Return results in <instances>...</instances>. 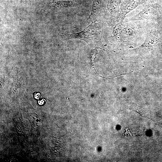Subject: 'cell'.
Listing matches in <instances>:
<instances>
[{"label": "cell", "mask_w": 162, "mask_h": 162, "mask_svg": "<svg viewBox=\"0 0 162 162\" xmlns=\"http://www.w3.org/2000/svg\"><path fill=\"white\" fill-rule=\"evenodd\" d=\"M102 26V23L100 22H94L79 32L64 34L62 36L66 40L79 39L89 45H92L100 40Z\"/></svg>", "instance_id": "obj_1"}, {"label": "cell", "mask_w": 162, "mask_h": 162, "mask_svg": "<svg viewBox=\"0 0 162 162\" xmlns=\"http://www.w3.org/2000/svg\"><path fill=\"white\" fill-rule=\"evenodd\" d=\"M162 16L161 5L158 3L151 2L146 4L141 11L125 20L123 22L140 20L157 21L160 19Z\"/></svg>", "instance_id": "obj_2"}, {"label": "cell", "mask_w": 162, "mask_h": 162, "mask_svg": "<svg viewBox=\"0 0 162 162\" xmlns=\"http://www.w3.org/2000/svg\"><path fill=\"white\" fill-rule=\"evenodd\" d=\"M149 0H122L117 24L114 26L112 35L116 36L122 28L126 15L139 5Z\"/></svg>", "instance_id": "obj_3"}, {"label": "cell", "mask_w": 162, "mask_h": 162, "mask_svg": "<svg viewBox=\"0 0 162 162\" xmlns=\"http://www.w3.org/2000/svg\"><path fill=\"white\" fill-rule=\"evenodd\" d=\"M162 44L160 33L156 29H152L147 33L145 41L138 49L151 50L159 47Z\"/></svg>", "instance_id": "obj_4"}, {"label": "cell", "mask_w": 162, "mask_h": 162, "mask_svg": "<svg viewBox=\"0 0 162 162\" xmlns=\"http://www.w3.org/2000/svg\"><path fill=\"white\" fill-rule=\"evenodd\" d=\"M122 0H107V10L110 20L117 18L119 14V8Z\"/></svg>", "instance_id": "obj_5"}, {"label": "cell", "mask_w": 162, "mask_h": 162, "mask_svg": "<svg viewBox=\"0 0 162 162\" xmlns=\"http://www.w3.org/2000/svg\"><path fill=\"white\" fill-rule=\"evenodd\" d=\"M106 0H94L89 18L94 20L100 16L106 6Z\"/></svg>", "instance_id": "obj_6"}, {"label": "cell", "mask_w": 162, "mask_h": 162, "mask_svg": "<svg viewBox=\"0 0 162 162\" xmlns=\"http://www.w3.org/2000/svg\"><path fill=\"white\" fill-rule=\"evenodd\" d=\"M136 35V31L134 28L127 26L122 28L116 36L121 40H128L134 37Z\"/></svg>", "instance_id": "obj_7"}, {"label": "cell", "mask_w": 162, "mask_h": 162, "mask_svg": "<svg viewBox=\"0 0 162 162\" xmlns=\"http://www.w3.org/2000/svg\"><path fill=\"white\" fill-rule=\"evenodd\" d=\"M98 51L96 48L92 50H91L90 52L89 53L88 56V58L89 59L90 62V65L92 67L93 71L94 72L98 75L100 76L101 77L104 78L103 77L101 76L97 72L95 68L94 64L93 63V59H94L95 58L96 55L98 53Z\"/></svg>", "instance_id": "obj_8"}, {"label": "cell", "mask_w": 162, "mask_h": 162, "mask_svg": "<svg viewBox=\"0 0 162 162\" xmlns=\"http://www.w3.org/2000/svg\"><path fill=\"white\" fill-rule=\"evenodd\" d=\"M45 101L46 100L44 99H43L41 100L38 101V103L40 105H42L44 104Z\"/></svg>", "instance_id": "obj_9"}, {"label": "cell", "mask_w": 162, "mask_h": 162, "mask_svg": "<svg viewBox=\"0 0 162 162\" xmlns=\"http://www.w3.org/2000/svg\"><path fill=\"white\" fill-rule=\"evenodd\" d=\"M40 97V94L39 93H36L34 94V98L37 99H39Z\"/></svg>", "instance_id": "obj_10"}, {"label": "cell", "mask_w": 162, "mask_h": 162, "mask_svg": "<svg viewBox=\"0 0 162 162\" xmlns=\"http://www.w3.org/2000/svg\"><path fill=\"white\" fill-rule=\"evenodd\" d=\"M150 1H153V0H149Z\"/></svg>", "instance_id": "obj_11"}]
</instances>
